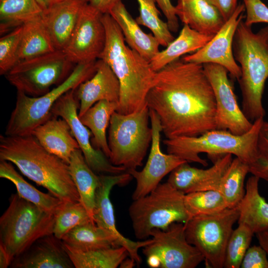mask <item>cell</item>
Masks as SVG:
<instances>
[{
	"mask_svg": "<svg viewBox=\"0 0 268 268\" xmlns=\"http://www.w3.org/2000/svg\"><path fill=\"white\" fill-rule=\"evenodd\" d=\"M146 102L166 138L216 129L214 94L203 65L179 58L156 71Z\"/></svg>",
	"mask_w": 268,
	"mask_h": 268,
	"instance_id": "1",
	"label": "cell"
},
{
	"mask_svg": "<svg viewBox=\"0 0 268 268\" xmlns=\"http://www.w3.org/2000/svg\"><path fill=\"white\" fill-rule=\"evenodd\" d=\"M0 160L13 163L24 176L62 201H80L68 164L48 152L32 134L0 135Z\"/></svg>",
	"mask_w": 268,
	"mask_h": 268,
	"instance_id": "2",
	"label": "cell"
},
{
	"mask_svg": "<svg viewBox=\"0 0 268 268\" xmlns=\"http://www.w3.org/2000/svg\"><path fill=\"white\" fill-rule=\"evenodd\" d=\"M102 19L106 39L98 59L109 66L119 81L120 97L117 112L129 114L147 105L146 96L156 71L149 61L126 45L120 28L109 13L103 14Z\"/></svg>",
	"mask_w": 268,
	"mask_h": 268,
	"instance_id": "3",
	"label": "cell"
},
{
	"mask_svg": "<svg viewBox=\"0 0 268 268\" xmlns=\"http://www.w3.org/2000/svg\"><path fill=\"white\" fill-rule=\"evenodd\" d=\"M233 52L239 64L238 80L242 98V111L251 122L264 118L266 111L262 99L268 78V26L254 32L243 19L235 32Z\"/></svg>",
	"mask_w": 268,
	"mask_h": 268,
	"instance_id": "4",
	"label": "cell"
},
{
	"mask_svg": "<svg viewBox=\"0 0 268 268\" xmlns=\"http://www.w3.org/2000/svg\"><path fill=\"white\" fill-rule=\"evenodd\" d=\"M264 120V118H261L255 121L250 130L243 134L214 129L197 136L166 138L163 142L168 153L175 155L188 162L207 166V161L199 156L201 153H206L210 157L231 154L250 165L259 156L258 137Z\"/></svg>",
	"mask_w": 268,
	"mask_h": 268,
	"instance_id": "5",
	"label": "cell"
},
{
	"mask_svg": "<svg viewBox=\"0 0 268 268\" xmlns=\"http://www.w3.org/2000/svg\"><path fill=\"white\" fill-rule=\"evenodd\" d=\"M54 214L21 198L11 195L9 205L0 217V245L12 261L34 242L53 234Z\"/></svg>",
	"mask_w": 268,
	"mask_h": 268,
	"instance_id": "6",
	"label": "cell"
},
{
	"mask_svg": "<svg viewBox=\"0 0 268 268\" xmlns=\"http://www.w3.org/2000/svg\"><path fill=\"white\" fill-rule=\"evenodd\" d=\"M97 69V61L76 64L61 83L41 96L32 97L17 91L15 107L6 126L4 134L23 136L32 132L53 115L52 109L57 101L71 89L91 77Z\"/></svg>",
	"mask_w": 268,
	"mask_h": 268,
	"instance_id": "7",
	"label": "cell"
},
{
	"mask_svg": "<svg viewBox=\"0 0 268 268\" xmlns=\"http://www.w3.org/2000/svg\"><path fill=\"white\" fill-rule=\"evenodd\" d=\"M149 109L147 105L129 114L115 111L109 123V159L114 165L127 171L136 169L142 161L151 143L152 130L149 127Z\"/></svg>",
	"mask_w": 268,
	"mask_h": 268,
	"instance_id": "8",
	"label": "cell"
},
{
	"mask_svg": "<svg viewBox=\"0 0 268 268\" xmlns=\"http://www.w3.org/2000/svg\"><path fill=\"white\" fill-rule=\"evenodd\" d=\"M185 195L167 181L160 183L148 195L134 200L129 214L136 238L146 240L154 229L166 230L173 223L187 222L190 218Z\"/></svg>",
	"mask_w": 268,
	"mask_h": 268,
	"instance_id": "9",
	"label": "cell"
},
{
	"mask_svg": "<svg viewBox=\"0 0 268 268\" xmlns=\"http://www.w3.org/2000/svg\"><path fill=\"white\" fill-rule=\"evenodd\" d=\"M237 207L194 217L184 223L187 240L202 255L207 266L224 268L227 244L238 222Z\"/></svg>",
	"mask_w": 268,
	"mask_h": 268,
	"instance_id": "10",
	"label": "cell"
},
{
	"mask_svg": "<svg viewBox=\"0 0 268 268\" xmlns=\"http://www.w3.org/2000/svg\"><path fill=\"white\" fill-rule=\"evenodd\" d=\"M63 50H56L16 64L4 75L17 91L38 97L64 81L72 65Z\"/></svg>",
	"mask_w": 268,
	"mask_h": 268,
	"instance_id": "11",
	"label": "cell"
},
{
	"mask_svg": "<svg viewBox=\"0 0 268 268\" xmlns=\"http://www.w3.org/2000/svg\"><path fill=\"white\" fill-rule=\"evenodd\" d=\"M152 241L143 248L148 266L152 268H195L204 259L186 239L184 223L174 222L166 230L154 229Z\"/></svg>",
	"mask_w": 268,
	"mask_h": 268,
	"instance_id": "12",
	"label": "cell"
},
{
	"mask_svg": "<svg viewBox=\"0 0 268 268\" xmlns=\"http://www.w3.org/2000/svg\"><path fill=\"white\" fill-rule=\"evenodd\" d=\"M75 89L68 91L57 101L52 109V115L63 118L68 123L87 164L95 173L117 175L127 172L125 168L112 164L103 152L92 145L90 141L92 133L78 117L79 103Z\"/></svg>",
	"mask_w": 268,
	"mask_h": 268,
	"instance_id": "13",
	"label": "cell"
},
{
	"mask_svg": "<svg viewBox=\"0 0 268 268\" xmlns=\"http://www.w3.org/2000/svg\"><path fill=\"white\" fill-rule=\"evenodd\" d=\"M203 66L214 94L216 129L238 135L245 134L253 123L247 119L238 104L228 71L215 64H204Z\"/></svg>",
	"mask_w": 268,
	"mask_h": 268,
	"instance_id": "14",
	"label": "cell"
},
{
	"mask_svg": "<svg viewBox=\"0 0 268 268\" xmlns=\"http://www.w3.org/2000/svg\"><path fill=\"white\" fill-rule=\"evenodd\" d=\"M103 13L87 3L82 8L67 44L63 50L73 64L96 61L105 47Z\"/></svg>",
	"mask_w": 268,
	"mask_h": 268,
	"instance_id": "15",
	"label": "cell"
},
{
	"mask_svg": "<svg viewBox=\"0 0 268 268\" xmlns=\"http://www.w3.org/2000/svg\"><path fill=\"white\" fill-rule=\"evenodd\" d=\"M149 117L152 130L150 153L144 168L127 171L136 181L133 200L143 197L154 190L161 180L181 164L187 162L172 154L164 153L160 148V121L154 111L149 109Z\"/></svg>",
	"mask_w": 268,
	"mask_h": 268,
	"instance_id": "16",
	"label": "cell"
},
{
	"mask_svg": "<svg viewBox=\"0 0 268 268\" xmlns=\"http://www.w3.org/2000/svg\"><path fill=\"white\" fill-rule=\"evenodd\" d=\"M245 11L244 3L238 4L232 15L204 46L182 59L186 62L199 64L212 63L220 65L238 80L241 76V69L234 57L233 42L237 28L244 17Z\"/></svg>",
	"mask_w": 268,
	"mask_h": 268,
	"instance_id": "17",
	"label": "cell"
},
{
	"mask_svg": "<svg viewBox=\"0 0 268 268\" xmlns=\"http://www.w3.org/2000/svg\"><path fill=\"white\" fill-rule=\"evenodd\" d=\"M99 184L96 190L93 217L98 226L109 232L120 246L125 247L130 257L139 265L141 259L138 250L152 241V238L133 241L124 236L116 228L114 211L110 198L112 189L116 185L123 186L130 182L133 177L128 172L117 175L99 174Z\"/></svg>",
	"mask_w": 268,
	"mask_h": 268,
	"instance_id": "18",
	"label": "cell"
},
{
	"mask_svg": "<svg viewBox=\"0 0 268 268\" xmlns=\"http://www.w3.org/2000/svg\"><path fill=\"white\" fill-rule=\"evenodd\" d=\"M232 159L231 154L223 155L206 169L192 167L188 162H184L170 173L167 182L185 194L218 190L221 177Z\"/></svg>",
	"mask_w": 268,
	"mask_h": 268,
	"instance_id": "19",
	"label": "cell"
},
{
	"mask_svg": "<svg viewBox=\"0 0 268 268\" xmlns=\"http://www.w3.org/2000/svg\"><path fill=\"white\" fill-rule=\"evenodd\" d=\"M75 94L79 103L78 113L79 117L100 101L106 100L119 104L120 84L109 66L98 59L95 73L75 89Z\"/></svg>",
	"mask_w": 268,
	"mask_h": 268,
	"instance_id": "20",
	"label": "cell"
},
{
	"mask_svg": "<svg viewBox=\"0 0 268 268\" xmlns=\"http://www.w3.org/2000/svg\"><path fill=\"white\" fill-rule=\"evenodd\" d=\"M10 267L13 268H73L64 243L53 234L34 242L15 258Z\"/></svg>",
	"mask_w": 268,
	"mask_h": 268,
	"instance_id": "21",
	"label": "cell"
},
{
	"mask_svg": "<svg viewBox=\"0 0 268 268\" xmlns=\"http://www.w3.org/2000/svg\"><path fill=\"white\" fill-rule=\"evenodd\" d=\"M88 0H65L43 11L42 20L56 50L67 44L79 14Z\"/></svg>",
	"mask_w": 268,
	"mask_h": 268,
	"instance_id": "22",
	"label": "cell"
},
{
	"mask_svg": "<svg viewBox=\"0 0 268 268\" xmlns=\"http://www.w3.org/2000/svg\"><path fill=\"white\" fill-rule=\"evenodd\" d=\"M48 152L68 164L72 153L80 149L68 123L52 116L31 134Z\"/></svg>",
	"mask_w": 268,
	"mask_h": 268,
	"instance_id": "23",
	"label": "cell"
},
{
	"mask_svg": "<svg viewBox=\"0 0 268 268\" xmlns=\"http://www.w3.org/2000/svg\"><path fill=\"white\" fill-rule=\"evenodd\" d=\"M175 7L184 24L204 35L214 36L226 21L207 0H178Z\"/></svg>",
	"mask_w": 268,
	"mask_h": 268,
	"instance_id": "24",
	"label": "cell"
},
{
	"mask_svg": "<svg viewBox=\"0 0 268 268\" xmlns=\"http://www.w3.org/2000/svg\"><path fill=\"white\" fill-rule=\"evenodd\" d=\"M109 14L120 28L128 46L144 59L150 62L160 51V45L157 39L152 34L142 31L122 1L114 6Z\"/></svg>",
	"mask_w": 268,
	"mask_h": 268,
	"instance_id": "25",
	"label": "cell"
},
{
	"mask_svg": "<svg viewBox=\"0 0 268 268\" xmlns=\"http://www.w3.org/2000/svg\"><path fill=\"white\" fill-rule=\"evenodd\" d=\"M259 180L254 175L248 179L244 196L237 206L238 223L246 224L255 234L268 229V202L260 193Z\"/></svg>",
	"mask_w": 268,
	"mask_h": 268,
	"instance_id": "26",
	"label": "cell"
},
{
	"mask_svg": "<svg viewBox=\"0 0 268 268\" xmlns=\"http://www.w3.org/2000/svg\"><path fill=\"white\" fill-rule=\"evenodd\" d=\"M213 36L200 33L184 24L179 36L149 62L152 69L156 72L182 56L197 51Z\"/></svg>",
	"mask_w": 268,
	"mask_h": 268,
	"instance_id": "27",
	"label": "cell"
},
{
	"mask_svg": "<svg viewBox=\"0 0 268 268\" xmlns=\"http://www.w3.org/2000/svg\"><path fill=\"white\" fill-rule=\"evenodd\" d=\"M68 166L71 178L79 194L80 202L94 222L93 212L99 176L88 165L80 149L72 153Z\"/></svg>",
	"mask_w": 268,
	"mask_h": 268,
	"instance_id": "28",
	"label": "cell"
},
{
	"mask_svg": "<svg viewBox=\"0 0 268 268\" xmlns=\"http://www.w3.org/2000/svg\"><path fill=\"white\" fill-rule=\"evenodd\" d=\"M62 240L69 247L82 251L120 246L109 232L93 221L77 226L67 233Z\"/></svg>",
	"mask_w": 268,
	"mask_h": 268,
	"instance_id": "29",
	"label": "cell"
},
{
	"mask_svg": "<svg viewBox=\"0 0 268 268\" xmlns=\"http://www.w3.org/2000/svg\"><path fill=\"white\" fill-rule=\"evenodd\" d=\"M118 103L101 100L89 108L79 117L82 124L88 128L93 136L92 144L109 158L110 150L106 131L109 126L111 117L117 111Z\"/></svg>",
	"mask_w": 268,
	"mask_h": 268,
	"instance_id": "30",
	"label": "cell"
},
{
	"mask_svg": "<svg viewBox=\"0 0 268 268\" xmlns=\"http://www.w3.org/2000/svg\"><path fill=\"white\" fill-rule=\"evenodd\" d=\"M0 177L7 179L15 186L17 193L43 210L55 214L64 201L51 194L44 193L25 181L10 162L0 160Z\"/></svg>",
	"mask_w": 268,
	"mask_h": 268,
	"instance_id": "31",
	"label": "cell"
},
{
	"mask_svg": "<svg viewBox=\"0 0 268 268\" xmlns=\"http://www.w3.org/2000/svg\"><path fill=\"white\" fill-rule=\"evenodd\" d=\"M56 50L42 17L29 21L23 25L16 64Z\"/></svg>",
	"mask_w": 268,
	"mask_h": 268,
	"instance_id": "32",
	"label": "cell"
},
{
	"mask_svg": "<svg viewBox=\"0 0 268 268\" xmlns=\"http://www.w3.org/2000/svg\"><path fill=\"white\" fill-rule=\"evenodd\" d=\"M36 0H0V33L4 35L42 16Z\"/></svg>",
	"mask_w": 268,
	"mask_h": 268,
	"instance_id": "33",
	"label": "cell"
},
{
	"mask_svg": "<svg viewBox=\"0 0 268 268\" xmlns=\"http://www.w3.org/2000/svg\"><path fill=\"white\" fill-rule=\"evenodd\" d=\"M64 245L75 268H116L129 255L123 246L82 251Z\"/></svg>",
	"mask_w": 268,
	"mask_h": 268,
	"instance_id": "34",
	"label": "cell"
},
{
	"mask_svg": "<svg viewBox=\"0 0 268 268\" xmlns=\"http://www.w3.org/2000/svg\"><path fill=\"white\" fill-rule=\"evenodd\" d=\"M249 173V165L236 157L222 176L218 191L229 208L237 207L243 199L245 193V180Z\"/></svg>",
	"mask_w": 268,
	"mask_h": 268,
	"instance_id": "35",
	"label": "cell"
},
{
	"mask_svg": "<svg viewBox=\"0 0 268 268\" xmlns=\"http://www.w3.org/2000/svg\"><path fill=\"white\" fill-rule=\"evenodd\" d=\"M184 202L190 219L199 215L217 213L229 208L223 196L218 190L185 194Z\"/></svg>",
	"mask_w": 268,
	"mask_h": 268,
	"instance_id": "36",
	"label": "cell"
},
{
	"mask_svg": "<svg viewBox=\"0 0 268 268\" xmlns=\"http://www.w3.org/2000/svg\"><path fill=\"white\" fill-rule=\"evenodd\" d=\"M139 5V15L135 20L139 25L146 27L157 39L160 45L167 47L174 39L167 22L159 17L160 12L155 0H136Z\"/></svg>",
	"mask_w": 268,
	"mask_h": 268,
	"instance_id": "37",
	"label": "cell"
},
{
	"mask_svg": "<svg viewBox=\"0 0 268 268\" xmlns=\"http://www.w3.org/2000/svg\"><path fill=\"white\" fill-rule=\"evenodd\" d=\"M54 217L53 234L61 240L77 226L90 221L94 222L80 201L63 202Z\"/></svg>",
	"mask_w": 268,
	"mask_h": 268,
	"instance_id": "38",
	"label": "cell"
},
{
	"mask_svg": "<svg viewBox=\"0 0 268 268\" xmlns=\"http://www.w3.org/2000/svg\"><path fill=\"white\" fill-rule=\"evenodd\" d=\"M254 234L247 225L238 223V226L233 230L227 244L224 268H240L244 256L250 247Z\"/></svg>",
	"mask_w": 268,
	"mask_h": 268,
	"instance_id": "39",
	"label": "cell"
},
{
	"mask_svg": "<svg viewBox=\"0 0 268 268\" xmlns=\"http://www.w3.org/2000/svg\"><path fill=\"white\" fill-rule=\"evenodd\" d=\"M23 25L18 27L0 39V74L5 75L16 64V56Z\"/></svg>",
	"mask_w": 268,
	"mask_h": 268,
	"instance_id": "40",
	"label": "cell"
},
{
	"mask_svg": "<svg viewBox=\"0 0 268 268\" xmlns=\"http://www.w3.org/2000/svg\"><path fill=\"white\" fill-rule=\"evenodd\" d=\"M243 2L246 12L244 22L247 25L268 23V7L261 0H243Z\"/></svg>",
	"mask_w": 268,
	"mask_h": 268,
	"instance_id": "41",
	"label": "cell"
},
{
	"mask_svg": "<svg viewBox=\"0 0 268 268\" xmlns=\"http://www.w3.org/2000/svg\"><path fill=\"white\" fill-rule=\"evenodd\" d=\"M240 268H268L267 252L260 245L249 247L244 256Z\"/></svg>",
	"mask_w": 268,
	"mask_h": 268,
	"instance_id": "42",
	"label": "cell"
},
{
	"mask_svg": "<svg viewBox=\"0 0 268 268\" xmlns=\"http://www.w3.org/2000/svg\"><path fill=\"white\" fill-rule=\"evenodd\" d=\"M165 16L171 32H176L179 27L178 18L176 13L175 7L171 0H155Z\"/></svg>",
	"mask_w": 268,
	"mask_h": 268,
	"instance_id": "43",
	"label": "cell"
},
{
	"mask_svg": "<svg viewBox=\"0 0 268 268\" xmlns=\"http://www.w3.org/2000/svg\"><path fill=\"white\" fill-rule=\"evenodd\" d=\"M249 173L268 182V158L259 156L255 161L249 165Z\"/></svg>",
	"mask_w": 268,
	"mask_h": 268,
	"instance_id": "44",
	"label": "cell"
},
{
	"mask_svg": "<svg viewBox=\"0 0 268 268\" xmlns=\"http://www.w3.org/2000/svg\"><path fill=\"white\" fill-rule=\"evenodd\" d=\"M207 0L218 10L225 21L232 15L238 4V0Z\"/></svg>",
	"mask_w": 268,
	"mask_h": 268,
	"instance_id": "45",
	"label": "cell"
},
{
	"mask_svg": "<svg viewBox=\"0 0 268 268\" xmlns=\"http://www.w3.org/2000/svg\"><path fill=\"white\" fill-rule=\"evenodd\" d=\"M257 147L259 156L268 158V121L264 120L259 130Z\"/></svg>",
	"mask_w": 268,
	"mask_h": 268,
	"instance_id": "46",
	"label": "cell"
},
{
	"mask_svg": "<svg viewBox=\"0 0 268 268\" xmlns=\"http://www.w3.org/2000/svg\"><path fill=\"white\" fill-rule=\"evenodd\" d=\"M122 0H88V3L103 14L109 13Z\"/></svg>",
	"mask_w": 268,
	"mask_h": 268,
	"instance_id": "47",
	"label": "cell"
},
{
	"mask_svg": "<svg viewBox=\"0 0 268 268\" xmlns=\"http://www.w3.org/2000/svg\"><path fill=\"white\" fill-rule=\"evenodd\" d=\"M259 245L261 246L268 256V229L256 233Z\"/></svg>",
	"mask_w": 268,
	"mask_h": 268,
	"instance_id": "48",
	"label": "cell"
},
{
	"mask_svg": "<svg viewBox=\"0 0 268 268\" xmlns=\"http://www.w3.org/2000/svg\"><path fill=\"white\" fill-rule=\"evenodd\" d=\"M11 260L3 247L0 245V268L10 267Z\"/></svg>",
	"mask_w": 268,
	"mask_h": 268,
	"instance_id": "49",
	"label": "cell"
},
{
	"mask_svg": "<svg viewBox=\"0 0 268 268\" xmlns=\"http://www.w3.org/2000/svg\"><path fill=\"white\" fill-rule=\"evenodd\" d=\"M42 8L43 10H45L49 7H51L54 4L64 1L65 0H36Z\"/></svg>",
	"mask_w": 268,
	"mask_h": 268,
	"instance_id": "50",
	"label": "cell"
},
{
	"mask_svg": "<svg viewBox=\"0 0 268 268\" xmlns=\"http://www.w3.org/2000/svg\"><path fill=\"white\" fill-rule=\"evenodd\" d=\"M136 265L134 260L130 257L126 258L120 264L119 267L122 268H132Z\"/></svg>",
	"mask_w": 268,
	"mask_h": 268,
	"instance_id": "51",
	"label": "cell"
}]
</instances>
